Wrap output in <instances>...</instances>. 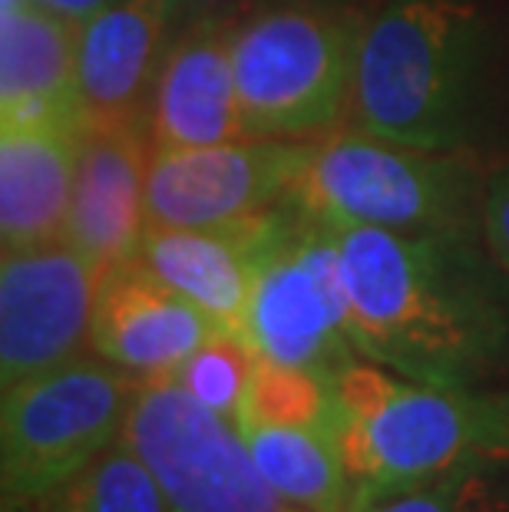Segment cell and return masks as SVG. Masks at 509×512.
I'll return each mask as SVG.
<instances>
[{"instance_id":"1","label":"cell","mask_w":509,"mask_h":512,"mask_svg":"<svg viewBox=\"0 0 509 512\" xmlns=\"http://www.w3.org/2000/svg\"><path fill=\"white\" fill-rule=\"evenodd\" d=\"M357 354L437 387L509 374V271L483 235L334 228Z\"/></svg>"},{"instance_id":"2","label":"cell","mask_w":509,"mask_h":512,"mask_svg":"<svg viewBox=\"0 0 509 512\" xmlns=\"http://www.w3.org/2000/svg\"><path fill=\"white\" fill-rule=\"evenodd\" d=\"M348 123L483 169L509 162V0H381Z\"/></svg>"},{"instance_id":"3","label":"cell","mask_w":509,"mask_h":512,"mask_svg":"<svg viewBox=\"0 0 509 512\" xmlns=\"http://www.w3.org/2000/svg\"><path fill=\"white\" fill-rule=\"evenodd\" d=\"M351 503L509 463V387H437L357 357L334 377Z\"/></svg>"},{"instance_id":"4","label":"cell","mask_w":509,"mask_h":512,"mask_svg":"<svg viewBox=\"0 0 509 512\" xmlns=\"http://www.w3.org/2000/svg\"><path fill=\"white\" fill-rule=\"evenodd\" d=\"M367 14L371 10L268 0L232 20L245 136L324 139L348 126Z\"/></svg>"},{"instance_id":"5","label":"cell","mask_w":509,"mask_h":512,"mask_svg":"<svg viewBox=\"0 0 509 512\" xmlns=\"http://www.w3.org/2000/svg\"><path fill=\"white\" fill-rule=\"evenodd\" d=\"M486 169L361 126L318 139L295 199L331 228L483 235Z\"/></svg>"},{"instance_id":"6","label":"cell","mask_w":509,"mask_h":512,"mask_svg":"<svg viewBox=\"0 0 509 512\" xmlns=\"http://www.w3.org/2000/svg\"><path fill=\"white\" fill-rule=\"evenodd\" d=\"M146 380L96 357L50 367L4 387L0 476L4 506L57 493L123 440L129 407Z\"/></svg>"},{"instance_id":"7","label":"cell","mask_w":509,"mask_h":512,"mask_svg":"<svg viewBox=\"0 0 509 512\" xmlns=\"http://www.w3.org/2000/svg\"><path fill=\"white\" fill-rule=\"evenodd\" d=\"M242 337L265 361L324 377H338L361 357L334 228L295 199L265 215Z\"/></svg>"},{"instance_id":"8","label":"cell","mask_w":509,"mask_h":512,"mask_svg":"<svg viewBox=\"0 0 509 512\" xmlns=\"http://www.w3.org/2000/svg\"><path fill=\"white\" fill-rule=\"evenodd\" d=\"M123 443L156 476L172 512H305L262 476L235 420L199 403L176 377L139 387Z\"/></svg>"},{"instance_id":"9","label":"cell","mask_w":509,"mask_h":512,"mask_svg":"<svg viewBox=\"0 0 509 512\" xmlns=\"http://www.w3.org/2000/svg\"><path fill=\"white\" fill-rule=\"evenodd\" d=\"M318 139H232L215 146H153L146 222L222 225L278 209L295 195Z\"/></svg>"},{"instance_id":"10","label":"cell","mask_w":509,"mask_h":512,"mask_svg":"<svg viewBox=\"0 0 509 512\" xmlns=\"http://www.w3.org/2000/svg\"><path fill=\"white\" fill-rule=\"evenodd\" d=\"M103 271L70 238L14 248L0 261V384L83 354Z\"/></svg>"},{"instance_id":"11","label":"cell","mask_w":509,"mask_h":512,"mask_svg":"<svg viewBox=\"0 0 509 512\" xmlns=\"http://www.w3.org/2000/svg\"><path fill=\"white\" fill-rule=\"evenodd\" d=\"M212 331H219V324L139 258L103 271L90 347L126 374L139 380L172 377L209 341Z\"/></svg>"},{"instance_id":"12","label":"cell","mask_w":509,"mask_h":512,"mask_svg":"<svg viewBox=\"0 0 509 512\" xmlns=\"http://www.w3.org/2000/svg\"><path fill=\"white\" fill-rule=\"evenodd\" d=\"M176 37L162 0H110L80 20V100L86 126L149 123Z\"/></svg>"},{"instance_id":"13","label":"cell","mask_w":509,"mask_h":512,"mask_svg":"<svg viewBox=\"0 0 509 512\" xmlns=\"http://www.w3.org/2000/svg\"><path fill=\"white\" fill-rule=\"evenodd\" d=\"M149 152V123L83 129L67 238L100 268L139 255L146 228Z\"/></svg>"},{"instance_id":"14","label":"cell","mask_w":509,"mask_h":512,"mask_svg":"<svg viewBox=\"0 0 509 512\" xmlns=\"http://www.w3.org/2000/svg\"><path fill=\"white\" fill-rule=\"evenodd\" d=\"M0 126H86L77 17L43 0L0 10Z\"/></svg>"},{"instance_id":"15","label":"cell","mask_w":509,"mask_h":512,"mask_svg":"<svg viewBox=\"0 0 509 512\" xmlns=\"http://www.w3.org/2000/svg\"><path fill=\"white\" fill-rule=\"evenodd\" d=\"M149 133L153 146H215L245 139L229 20L192 17L176 30L153 93Z\"/></svg>"},{"instance_id":"16","label":"cell","mask_w":509,"mask_h":512,"mask_svg":"<svg viewBox=\"0 0 509 512\" xmlns=\"http://www.w3.org/2000/svg\"><path fill=\"white\" fill-rule=\"evenodd\" d=\"M265 215L199 228L146 222L136 258L219 328L242 334Z\"/></svg>"},{"instance_id":"17","label":"cell","mask_w":509,"mask_h":512,"mask_svg":"<svg viewBox=\"0 0 509 512\" xmlns=\"http://www.w3.org/2000/svg\"><path fill=\"white\" fill-rule=\"evenodd\" d=\"M86 126H0L4 252L67 238Z\"/></svg>"},{"instance_id":"18","label":"cell","mask_w":509,"mask_h":512,"mask_svg":"<svg viewBox=\"0 0 509 512\" xmlns=\"http://www.w3.org/2000/svg\"><path fill=\"white\" fill-rule=\"evenodd\" d=\"M255 466L291 506L305 512H348L351 476L338 423H235Z\"/></svg>"},{"instance_id":"19","label":"cell","mask_w":509,"mask_h":512,"mask_svg":"<svg viewBox=\"0 0 509 512\" xmlns=\"http://www.w3.org/2000/svg\"><path fill=\"white\" fill-rule=\"evenodd\" d=\"M17 512H172L166 493L146 463L119 440L103 456L77 473L57 493L24 506H4Z\"/></svg>"},{"instance_id":"20","label":"cell","mask_w":509,"mask_h":512,"mask_svg":"<svg viewBox=\"0 0 509 512\" xmlns=\"http://www.w3.org/2000/svg\"><path fill=\"white\" fill-rule=\"evenodd\" d=\"M255 367H258L255 347L242 334L219 328L209 334V341L172 377L209 410L235 420V413L245 400V390L252 384Z\"/></svg>"},{"instance_id":"21","label":"cell","mask_w":509,"mask_h":512,"mask_svg":"<svg viewBox=\"0 0 509 512\" xmlns=\"http://www.w3.org/2000/svg\"><path fill=\"white\" fill-rule=\"evenodd\" d=\"M493 466H470L410 483L351 503L348 512H506L509 506L490 483Z\"/></svg>"},{"instance_id":"22","label":"cell","mask_w":509,"mask_h":512,"mask_svg":"<svg viewBox=\"0 0 509 512\" xmlns=\"http://www.w3.org/2000/svg\"><path fill=\"white\" fill-rule=\"evenodd\" d=\"M483 242L509 271V162L486 169L483 179Z\"/></svg>"},{"instance_id":"23","label":"cell","mask_w":509,"mask_h":512,"mask_svg":"<svg viewBox=\"0 0 509 512\" xmlns=\"http://www.w3.org/2000/svg\"><path fill=\"white\" fill-rule=\"evenodd\" d=\"M268 0H192V10H189V20L192 17H209V20H238L248 10L262 7Z\"/></svg>"},{"instance_id":"24","label":"cell","mask_w":509,"mask_h":512,"mask_svg":"<svg viewBox=\"0 0 509 512\" xmlns=\"http://www.w3.org/2000/svg\"><path fill=\"white\" fill-rule=\"evenodd\" d=\"M43 4L63 10V14L77 17V20H86L93 14V10H100L103 4H110V0H43Z\"/></svg>"},{"instance_id":"25","label":"cell","mask_w":509,"mask_h":512,"mask_svg":"<svg viewBox=\"0 0 509 512\" xmlns=\"http://www.w3.org/2000/svg\"><path fill=\"white\" fill-rule=\"evenodd\" d=\"M305 4H321V7H338V10H374L381 0H305Z\"/></svg>"},{"instance_id":"26","label":"cell","mask_w":509,"mask_h":512,"mask_svg":"<svg viewBox=\"0 0 509 512\" xmlns=\"http://www.w3.org/2000/svg\"><path fill=\"white\" fill-rule=\"evenodd\" d=\"M162 4H166V10H169V17H172V24H176V30L189 20L192 0H162Z\"/></svg>"},{"instance_id":"27","label":"cell","mask_w":509,"mask_h":512,"mask_svg":"<svg viewBox=\"0 0 509 512\" xmlns=\"http://www.w3.org/2000/svg\"><path fill=\"white\" fill-rule=\"evenodd\" d=\"M4 512H17V509H4Z\"/></svg>"}]
</instances>
